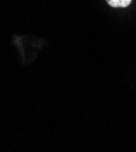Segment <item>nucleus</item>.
Returning a JSON list of instances; mask_svg holds the SVG:
<instances>
[{
	"mask_svg": "<svg viewBox=\"0 0 136 152\" xmlns=\"http://www.w3.org/2000/svg\"><path fill=\"white\" fill-rule=\"evenodd\" d=\"M107 3L112 7H127L130 5L131 0H107Z\"/></svg>",
	"mask_w": 136,
	"mask_h": 152,
	"instance_id": "obj_1",
	"label": "nucleus"
}]
</instances>
